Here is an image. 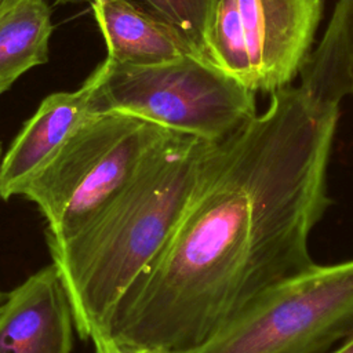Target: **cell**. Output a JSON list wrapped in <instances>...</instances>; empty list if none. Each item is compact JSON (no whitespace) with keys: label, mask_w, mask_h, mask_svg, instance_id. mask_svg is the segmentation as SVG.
Segmentation results:
<instances>
[{"label":"cell","mask_w":353,"mask_h":353,"mask_svg":"<svg viewBox=\"0 0 353 353\" xmlns=\"http://www.w3.org/2000/svg\"><path fill=\"white\" fill-rule=\"evenodd\" d=\"M0 301H1V294H0ZM1 303V302H0Z\"/></svg>","instance_id":"19"},{"label":"cell","mask_w":353,"mask_h":353,"mask_svg":"<svg viewBox=\"0 0 353 353\" xmlns=\"http://www.w3.org/2000/svg\"><path fill=\"white\" fill-rule=\"evenodd\" d=\"M108 47L106 59L123 66H152L192 54L178 32L132 0H91Z\"/></svg>","instance_id":"9"},{"label":"cell","mask_w":353,"mask_h":353,"mask_svg":"<svg viewBox=\"0 0 353 353\" xmlns=\"http://www.w3.org/2000/svg\"><path fill=\"white\" fill-rule=\"evenodd\" d=\"M353 336V259L313 265L183 353H331Z\"/></svg>","instance_id":"5"},{"label":"cell","mask_w":353,"mask_h":353,"mask_svg":"<svg viewBox=\"0 0 353 353\" xmlns=\"http://www.w3.org/2000/svg\"><path fill=\"white\" fill-rule=\"evenodd\" d=\"M298 88L314 103L339 109L353 92V6L338 0L320 44L303 59Z\"/></svg>","instance_id":"10"},{"label":"cell","mask_w":353,"mask_h":353,"mask_svg":"<svg viewBox=\"0 0 353 353\" xmlns=\"http://www.w3.org/2000/svg\"><path fill=\"white\" fill-rule=\"evenodd\" d=\"M331 353H353V336L347 339L345 343H342L341 346H338Z\"/></svg>","instance_id":"15"},{"label":"cell","mask_w":353,"mask_h":353,"mask_svg":"<svg viewBox=\"0 0 353 353\" xmlns=\"http://www.w3.org/2000/svg\"><path fill=\"white\" fill-rule=\"evenodd\" d=\"M214 142L171 131L88 222L66 240L47 243L81 339L109 336L120 301L165 245Z\"/></svg>","instance_id":"2"},{"label":"cell","mask_w":353,"mask_h":353,"mask_svg":"<svg viewBox=\"0 0 353 353\" xmlns=\"http://www.w3.org/2000/svg\"><path fill=\"white\" fill-rule=\"evenodd\" d=\"M171 131L123 112L85 120L19 194L43 214L47 243L63 241L88 222Z\"/></svg>","instance_id":"3"},{"label":"cell","mask_w":353,"mask_h":353,"mask_svg":"<svg viewBox=\"0 0 353 353\" xmlns=\"http://www.w3.org/2000/svg\"><path fill=\"white\" fill-rule=\"evenodd\" d=\"M95 73V113H130L207 141L225 139L256 114L254 90L193 54L152 66L105 59Z\"/></svg>","instance_id":"4"},{"label":"cell","mask_w":353,"mask_h":353,"mask_svg":"<svg viewBox=\"0 0 353 353\" xmlns=\"http://www.w3.org/2000/svg\"><path fill=\"white\" fill-rule=\"evenodd\" d=\"M51 8L46 0H19L0 15V94L50 58Z\"/></svg>","instance_id":"11"},{"label":"cell","mask_w":353,"mask_h":353,"mask_svg":"<svg viewBox=\"0 0 353 353\" xmlns=\"http://www.w3.org/2000/svg\"><path fill=\"white\" fill-rule=\"evenodd\" d=\"M19 0H0V15L3 12H6L10 7H12L15 3H18Z\"/></svg>","instance_id":"16"},{"label":"cell","mask_w":353,"mask_h":353,"mask_svg":"<svg viewBox=\"0 0 353 353\" xmlns=\"http://www.w3.org/2000/svg\"><path fill=\"white\" fill-rule=\"evenodd\" d=\"M59 1H74V0H59ZM84 1H91V0H84Z\"/></svg>","instance_id":"17"},{"label":"cell","mask_w":353,"mask_h":353,"mask_svg":"<svg viewBox=\"0 0 353 353\" xmlns=\"http://www.w3.org/2000/svg\"><path fill=\"white\" fill-rule=\"evenodd\" d=\"M237 7L255 92L287 87L310 51L323 0H237Z\"/></svg>","instance_id":"6"},{"label":"cell","mask_w":353,"mask_h":353,"mask_svg":"<svg viewBox=\"0 0 353 353\" xmlns=\"http://www.w3.org/2000/svg\"><path fill=\"white\" fill-rule=\"evenodd\" d=\"M207 51L216 68L254 90V76L237 0H216L207 33Z\"/></svg>","instance_id":"12"},{"label":"cell","mask_w":353,"mask_h":353,"mask_svg":"<svg viewBox=\"0 0 353 353\" xmlns=\"http://www.w3.org/2000/svg\"><path fill=\"white\" fill-rule=\"evenodd\" d=\"M97 73L73 92H55L43 99L23 124L0 161V199L19 196L30 178L55 154L65 141L91 116Z\"/></svg>","instance_id":"8"},{"label":"cell","mask_w":353,"mask_h":353,"mask_svg":"<svg viewBox=\"0 0 353 353\" xmlns=\"http://www.w3.org/2000/svg\"><path fill=\"white\" fill-rule=\"evenodd\" d=\"M74 314L54 263L30 274L0 303V353H70Z\"/></svg>","instance_id":"7"},{"label":"cell","mask_w":353,"mask_h":353,"mask_svg":"<svg viewBox=\"0 0 353 353\" xmlns=\"http://www.w3.org/2000/svg\"><path fill=\"white\" fill-rule=\"evenodd\" d=\"M352 6H353V0H352Z\"/></svg>","instance_id":"20"},{"label":"cell","mask_w":353,"mask_h":353,"mask_svg":"<svg viewBox=\"0 0 353 353\" xmlns=\"http://www.w3.org/2000/svg\"><path fill=\"white\" fill-rule=\"evenodd\" d=\"M172 26L192 54L210 61L207 33L216 0H132ZM211 62V61H210ZM212 63V62H211Z\"/></svg>","instance_id":"13"},{"label":"cell","mask_w":353,"mask_h":353,"mask_svg":"<svg viewBox=\"0 0 353 353\" xmlns=\"http://www.w3.org/2000/svg\"><path fill=\"white\" fill-rule=\"evenodd\" d=\"M341 109L298 87L214 142L165 245L120 301V346L188 352L277 284L314 265L309 240L330 197L327 168Z\"/></svg>","instance_id":"1"},{"label":"cell","mask_w":353,"mask_h":353,"mask_svg":"<svg viewBox=\"0 0 353 353\" xmlns=\"http://www.w3.org/2000/svg\"><path fill=\"white\" fill-rule=\"evenodd\" d=\"M92 342L95 346V353H164V352L128 349L116 343L110 336H99V338H95Z\"/></svg>","instance_id":"14"},{"label":"cell","mask_w":353,"mask_h":353,"mask_svg":"<svg viewBox=\"0 0 353 353\" xmlns=\"http://www.w3.org/2000/svg\"><path fill=\"white\" fill-rule=\"evenodd\" d=\"M0 161H1V143H0Z\"/></svg>","instance_id":"18"}]
</instances>
